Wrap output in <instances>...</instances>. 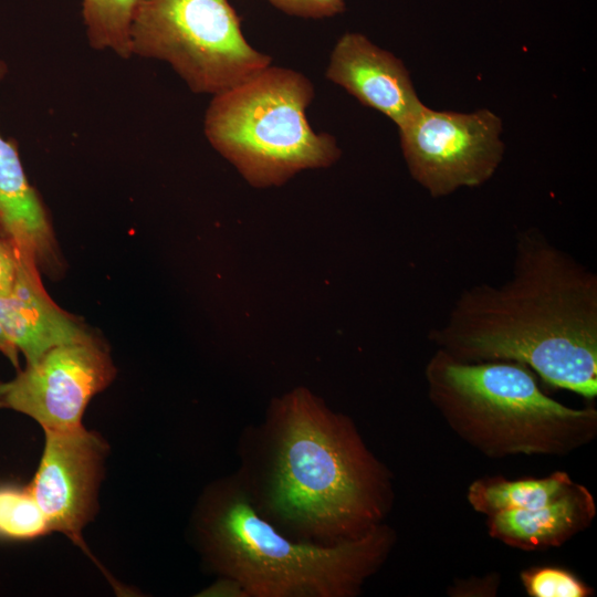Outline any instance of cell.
Returning a JSON list of instances; mask_svg holds the SVG:
<instances>
[{"label": "cell", "mask_w": 597, "mask_h": 597, "mask_svg": "<svg viewBox=\"0 0 597 597\" xmlns=\"http://www.w3.org/2000/svg\"><path fill=\"white\" fill-rule=\"evenodd\" d=\"M429 341L455 359L515 362L597 396V275L538 230L519 234L510 277L463 290Z\"/></svg>", "instance_id": "6da1fadb"}, {"label": "cell", "mask_w": 597, "mask_h": 597, "mask_svg": "<svg viewBox=\"0 0 597 597\" xmlns=\"http://www.w3.org/2000/svg\"><path fill=\"white\" fill-rule=\"evenodd\" d=\"M266 428L263 504L275 519L326 544L380 524L387 471L347 417L295 388L274 400Z\"/></svg>", "instance_id": "7a4b0ae2"}, {"label": "cell", "mask_w": 597, "mask_h": 597, "mask_svg": "<svg viewBox=\"0 0 597 597\" xmlns=\"http://www.w3.org/2000/svg\"><path fill=\"white\" fill-rule=\"evenodd\" d=\"M196 528L211 565L252 597H347L387 556L392 532L377 525L359 537L321 545L293 542L259 514L237 479L212 485Z\"/></svg>", "instance_id": "3957f363"}, {"label": "cell", "mask_w": 597, "mask_h": 597, "mask_svg": "<svg viewBox=\"0 0 597 597\" xmlns=\"http://www.w3.org/2000/svg\"><path fill=\"white\" fill-rule=\"evenodd\" d=\"M425 377L429 398L449 426L490 457L566 454L597 431L595 409L552 399L520 363H468L436 349Z\"/></svg>", "instance_id": "277c9868"}, {"label": "cell", "mask_w": 597, "mask_h": 597, "mask_svg": "<svg viewBox=\"0 0 597 597\" xmlns=\"http://www.w3.org/2000/svg\"><path fill=\"white\" fill-rule=\"evenodd\" d=\"M314 86L302 73L263 69L213 95L205 116L211 146L253 187L281 186L305 169L326 168L341 157L334 136L316 133L306 109Z\"/></svg>", "instance_id": "5b68a950"}, {"label": "cell", "mask_w": 597, "mask_h": 597, "mask_svg": "<svg viewBox=\"0 0 597 597\" xmlns=\"http://www.w3.org/2000/svg\"><path fill=\"white\" fill-rule=\"evenodd\" d=\"M130 48L168 63L197 94L221 93L272 62L247 41L229 0H138Z\"/></svg>", "instance_id": "8992f818"}, {"label": "cell", "mask_w": 597, "mask_h": 597, "mask_svg": "<svg viewBox=\"0 0 597 597\" xmlns=\"http://www.w3.org/2000/svg\"><path fill=\"white\" fill-rule=\"evenodd\" d=\"M398 132L411 177L433 198L483 185L504 155L502 122L489 109L455 113L422 105Z\"/></svg>", "instance_id": "52a82bcc"}, {"label": "cell", "mask_w": 597, "mask_h": 597, "mask_svg": "<svg viewBox=\"0 0 597 597\" xmlns=\"http://www.w3.org/2000/svg\"><path fill=\"white\" fill-rule=\"evenodd\" d=\"M116 376L108 348L101 337L54 347L25 364L7 381L4 408L23 413L44 431L83 426L92 398Z\"/></svg>", "instance_id": "ba28073f"}, {"label": "cell", "mask_w": 597, "mask_h": 597, "mask_svg": "<svg viewBox=\"0 0 597 597\" xmlns=\"http://www.w3.org/2000/svg\"><path fill=\"white\" fill-rule=\"evenodd\" d=\"M45 441L29 488L50 532L64 534L90 555L83 531L97 512L108 444L84 426L44 431Z\"/></svg>", "instance_id": "9c48e42d"}, {"label": "cell", "mask_w": 597, "mask_h": 597, "mask_svg": "<svg viewBox=\"0 0 597 597\" xmlns=\"http://www.w3.org/2000/svg\"><path fill=\"white\" fill-rule=\"evenodd\" d=\"M325 75L397 127L423 105L401 60L358 32L337 40Z\"/></svg>", "instance_id": "30bf717a"}, {"label": "cell", "mask_w": 597, "mask_h": 597, "mask_svg": "<svg viewBox=\"0 0 597 597\" xmlns=\"http://www.w3.org/2000/svg\"><path fill=\"white\" fill-rule=\"evenodd\" d=\"M0 324L31 364L48 350L100 338L84 321L60 307L46 292L35 262L18 250L11 292L0 296Z\"/></svg>", "instance_id": "8fae6325"}, {"label": "cell", "mask_w": 597, "mask_h": 597, "mask_svg": "<svg viewBox=\"0 0 597 597\" xmlns=\"http://www.w3.org/2000/svg\"><path fill=\"white\" fill-rule=\"evenodd\" d=\"M8 72L0 60V81ZM0 235L23 255L33 260L40 272L59 275L63 259L49 211L24 171L18 144L0 134Z\"/></svg>", "instance_id": "7c38bea8"}, {"label": "cell", "mask_w": 597, "mask_h": 597, "mask_svg": "<svg viewBox=\"0 0 597 597\" xmlns=\"http://www.w3.org/2000/svg\"><path fill=\"white\" fill-rule=\"evenodd\" d=\"M595 501L583 485L573 483L558 499L531 510L502 511L488 519L489 534L520 549L559 546L594 520Z\"/></svg>", "instance_id": "4fadbf2b"}, {"label": "cell", "mask_w": 597, "mask_h": 597, "mask_svg": "<svg viewBox=\"0 0 597 597\" xmlns=\"http://www.w3.org/2000/svg\"><path fill=\"white\" fill-rule=\"evenodd\" d=\"M573 483L567 473L559 471L543 479L484 478L469 486L468 501L476 512L488 516L509 510H531L552 503Z\"/></svg>", "instance_id": "5bb4252c"}, {"label": "cell", "mask_w": 597, "mask_h": 597, "mask_svg": "<svg viewBox=\"0 0 597 597\" xmlns=\"http://www.w3.org/2000/svg\"><path fill=\"white\" fill-rule=\"evenodd\" d=\"M138 0H82V17L90 45L132 57L130 24Z\"/></svg>", "instance_id": "9a60e30c"}, {"label": "cell", "mask_w": 597, "mask_h": 597, "mask_svg": "<svg viewBox=\"0 0 597 597\" xmlns=\"http://www.w3.org/2000/svg\"><path fill=\"white\" fill-rule=\"evenodd\" d=\"M51 533L29 485H0V538L30 541Z\"/></svg>", "instance_id": "2e32d148"}, {"label": "cell", "mask_w": 597, "mask_h": 597, "mask_svg": "<svg viewBox=\"0 0 597 597\" xmlns=\"http://www.w3.org/2000/svg\"><path fill=\"white\" fill-rule=\"evenodd\" d=\"M522 584L531 597H586L591 589L574 574L558 567H533L521 573Z\"/></svg>", "instance_id": "e0dca14e"}, {"label": "cell", "mask_w": 597, "mask_h": 597, "mask_svg": "<svg viewBox=\"0 0 597 597\" xmlns=\"http://www.w3.org/2000/svg\"><path fill=\"white\" fill-rule=\"evenodd\" d=\"M282 12L312 19L328 18L345 11V0H266Z\"/></svg>", "instance_id": "ac0fdd59"}, {"label": "cell", "mask_w": 597, "mask_h": 597, "mask_svg": "<svg viewBox=\"0 0 597 597\" xmlns=\"http://www.w3.org/2000/svg\"><path fill=\"white\" fill-rule=\"evenodd\" d=\"M17 269L18 249L0 235V296H6L11 292Z\"/></svg>", "instance_id": "d6986e66"}, {"label": "cell", "mask_w": 597, "mask_h": 597, "mask_svg": "<svg viewBox=\"0 0 597 597\" xmlns=\"http://www.w3.org/2000/svg\"><path fill=\"white\" fill-rule=\"evenodd\" d=\"M201 596H228L249 597L243 586L231 577H223L209 588L205 589Z\"/></svg>", "instance_id": "ffe728a7"}, {"label": "cell", "mask_w": 597, "mask_h": 597, "mask_svg": "<svg viewBox=\"0 0 597 597\" xmlns=\"http://www.w3.org/2000/svg\"><path fill=\"white\" fill-rule=\"evenodd\" d=\"M0 353L4 355L17 369H19V350L10 341V338L6 334L1 324H0Z\"/></svg>", "instance_id": "44dd1931"}, {"label": "cell", "mask_w": 597, "mask_h": 597, "mask_svg": "<svg viewBox=\"0 0 597 597\" xmlns=\"http://www.w3.org/2000/svg\"><path fill=\"white\" fill-rule=\"evenodd\" d=\"M7 383L0 381V408H4L3 396L6 392Z\"/></svg>", "instance_id": "7402d4cb"}]
</instances>
